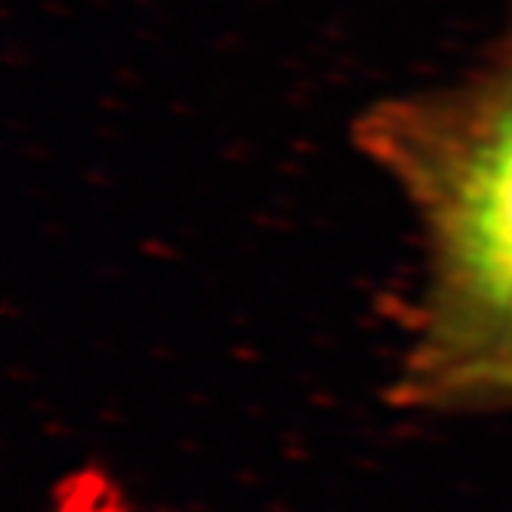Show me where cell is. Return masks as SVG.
<instances>
[{"label": "cell", "mask_w": 512, "mask_h": 512, "mask_svg": "<svg viewBox=\"0 0 512 512\" xmlns=\"http://www.w3.org/2000/svg\"><path fill=\"white\" fill-rule=\"evenodd\" d=\"M352 139L408 207L423 253L392 405L512 408V44L457 81L368 105Z\"/></svg>", "instance_id": "6da1fadb"}, {"label": "cell", "mask_w": 512, "mask_h": 512, "mask_svg": "<svg viewBox=\"0 0 512 512\" xmlns=\"http://www.w3.org/2000/svg\"><path fill=\"white\" fill-rule=\"evenodd\" d=\"M503 41H509V44H512V22H509V31H506V38H503Z\"/></svg>", "instance_id": "7a4b0ae2"}]
</instances>
